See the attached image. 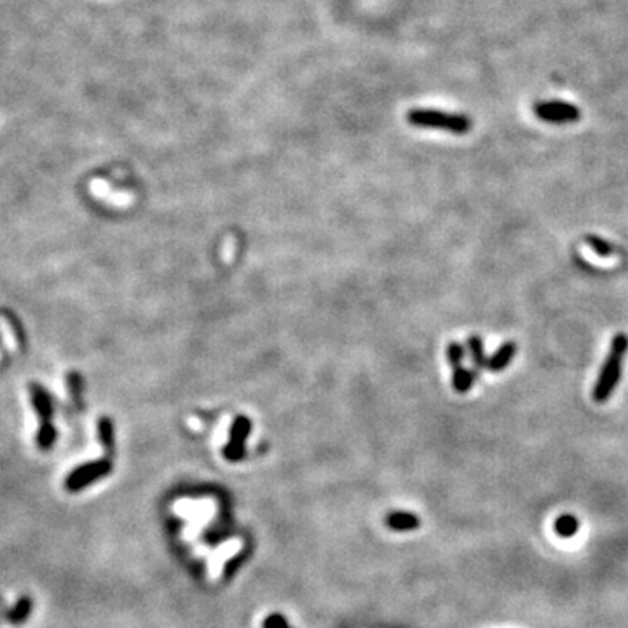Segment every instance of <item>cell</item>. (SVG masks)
Here are the masks:
<instances>
[{
    "mask_svg": "<svg viewBox=\"0 0 628 628\" xmlns=\"http://www.w3.org/2000/svg\"><path fill=\"white\" fill-rule=\"evenodd\" d=\"M447 358L448 363H450L452 370H456V368L463 367V360H464V348L459 344V342H450L447 345Z\"/></svg>",
    "mask_w": 628,
    "mask_h": 628,
    "instance_id": "17",
    "label": "cell"
},
{
    "mask_svg": "<svg viewBox=\"0 0 628 628\" xmlns=\"http://www.w3.org/2000/svg\"><path fill=\"white\" fill-rule=\"evenodd\" d=\"M66 384H68V394L74 398L77 405L82 403V377L77 372L66 375Z\"/></svg>",
    "mask_w": 628,
    "mask_h": 628,
    "instance_id": "16",
    "label": "cell"
},
{
    "mask_svg": "<svg viewBox=\"0 0 628 628\" xmlns=\"http://www.w3.org/2000/svg\"><path fill=\"white\" fill-rule=\"evenodd\" d=\"M553 531L560 537H573L580 531V520L571 513H562L560 517L555 518Z\"/></svg>",
    "mask_w": 628,
    "mask_h": 628,
    "instance_id": "10",
    "label": "cell"
},
{
    "mask_svg": "<svg viewBox=\"0 0 628 628\" xmlns=\"http://www.w3.org/2000/svg\"><path fill=\"white\" fill-rule=\"evenodd\" d=\"M408 122L419 128L444 129L454 135H464L471 129V121L466 115L445 114L441 111H430V108H414L407 115Z\"/></svg>",
    "mask_w": 628,
    "mask_h": 628,
    "instance_id": "2",
    "label": "cell"
},
{
    "mask_svg": "<svg viewBox=\"0 0 628 628\" xmlns=\"http://www.w3.org/2000/svg\"><path fill=\"white\" fill-rule=\"evenodd\" d=\"M628 353V335L616 334L611 341L609 354H607L604 367L600 370L599 379H597L596 386H593V400L597 403H604L611 398V394L616 390L618 382L621 379V370H623V360Z\"/></svg>",
    "mask_w": 628,
    "mask_h": 628,
    "instance_id": "1",
    "label": "cell"
},
{
    "mask_svg": "<svg viewBox=\"0 0 628 628\" xmlns=\"http://www.w3.org/2000/svg\"><path fill=\"white\" fill-rule=\"evenodd\" d=\"M541 121L553 122V124H564V122H574L580 119V108L564 102H543L537 103L534 108Z\"/></svg>",
    "mask_w": 628,
    "mask_h": 628,
    "instance_id": "5",
    "label": "cell"
},
{
    "mask_svg": "<svg viewBox=\"0 0 628 628\" xmlns=\"http://www.w3.org/2000/svg\"><path fill=\"white\" fill-rule=\"evenodd\" d=\"M0 348H4V341H2V337H0Z\"/></svg>",
    "mask_w": 628,
    "mask_h": 628,
    "instance_id": "19",
    "label": "cell"
},
{
    "mask_svg": "<svg viewBox=\"0 0 628 628\" xmlns=\"http://www.w3.org/2000/svg\"><path fill=\"white\" fill-rule=\"evenodd\" d=\"M30 398H32L33 410L39 417V428L51 426L53 415H55V400L44 386L33 382L30 384Z\"/></svg>",
    "mask_w": 628,
    "mask_h": 628,
    "instance_id": "6",
    "label": "cell"
},
{
    "mask_svg": "<svg viewBox=\"0 0 628 628\" xmlns=\"http://www.w3.org/2000/svg\"><path fill=\"white\" fill-rule=\"evenodd\" d=\"M584 242H587L588 247H590L591 250L596 251L597 255H600V257L607 258V257H613V255H614V248L611 247V245L606 241V239L599 238V236L587 234V236H584Z\"/></svg>",
    "mask_w": 628,
    "mask_h": 628,
    "instance_id": "14",
    "label": "cell"
},
{
    "mask_svg": "<svg viewBox=\"0 0 628 628\" xmlns=\"http://www.w3.org/2000/svg\"><path fill=\"white\" fill-rule=\"evenodd\" d=\"M98 438L103 447H105V450H107V454H112L115 445V435L114 423H112L111 417H102L98 421Z\"/></svg>",
    "mask_w": 628,
    "mask_h": 628,
    "instance_id": "12",
    "label": "cell"
},
{
    "mask_svg": "<svg viewBox=\"0 0 628 628\" xmlns=\"http://www.w3.org/2000/svg\"><path fill=\"white\" fill-rule=\"evenodd\" d=\"M386 526L390 529L398 531V533L414 531L421 526V518L417 515L410 513V511H393V513H388Z\"/></svg>",
    "mask_w": 628,
    "mask_h": 628,
    "instance_id": "8",
    "label": "cell"
},
{
    "mask_svg": "<svg viewBox=\"0 0 628 628\" xmlns=\"http://www.w3.org/2000/svg\"><path fill=\"white\" fill-rule=\"evenodd\" d=\"M468 351H470L473 370L477 372V374H480L482 368H485L487 358H485L484 342H482V339L478 337V335H471V337L468 339Z\"/></svg>",
    "mask_w": 628,
    "mask_h": 628,
    "instance_id": "11",
    "label": "cell"
},
{
    "mask_svg": "<svg viewBox=\"0 0 628 628\" xmlns=\"http://www.w3.org/2000/svg\"><path fill=\"white\" fill-rule=\"evenodd\" d=\"M112 468H114V464H112L111 457H103V459H96L93 463L82 464V466H79L77 470H74L66 477L65 488L68 493H79V491L86 488L88 485L107 477L112 471Z\"/></svg>",
    "mask_w": 628,
    "mask_h": 628,
    "instance_id": "3",
    "label": "cell"
},
{
    "mask_svg": "<svg viewBox=\"0 0 628 628\" xmlns=\"http://www.w3.org/2000/svg\"><path fill=\"white\" fill-rule=\"evenodd\" d=\"M517 354V344L511 341L504 342L501 344L499 348L496 349V353L493 354L491 358H487V363H485V368L491 372H501L511 363L513 356Z\"/></svg>",
    "mask_w": 628,
    "mask_h": 628,
    "instance_id": "7",
    "label": "cell"
},
{
    "mask_svg": "<svg viewBox=\"0 0 628 628\" xmlns=\"http://www.w3.org/2000/svg\"><path fill=\"white\" fill-rule=\"evenodd\" d=\"M264 628H292L281 614L272 613L264 620Z\"/></svg>",
    "mask_w": 628,
    "mask_h": 628,
    "instance_id": "18",
    "label": "cell"
},
{
    "mask_svg": "<svg viewBox=\"0 0 628 628\" xmlns=\"http://www.w3.org/2000/svg\"><path fill=\"white\" fill-rule=\"evenodd\" d=\"M251 431V421L247 415H238L234 419L231 428V435H229V441L224 448V457L231 463L241 461L245 457V444L247 438Z\"/></svg>",
    "mask_w": 628,
    "mask_h": 628,
    "instance_id": "4",
    "label": "cell"
},
{
    "mask_svg": "<svg viewBox=\"0 0 628 628\" xmlns=\"http://www.w3.org/2000/svg\"><path fill=\"white\" fill-rule=\"evenodd\" d=\"M32 607H33L32 599H30V597H23V599H19V602L16 604L15 609L9 611L6 618H8L9 623L19 625L23 623V621L28 620L30 613H32Z\"/></svg>",
    "mask_w": 628,
    "mask_h": 628,
    "instance_id": "13",
    "label": "cell"
},
{
    "mask_svg": "<svg viewBox=\"0 0 628 628\" xmlns=\"http://www.w3.org/2000/svg\"><path fill=\"white\" fill-rule=\"evenodd\" d=\"M478 375L480 374H477L473 368L471 370L464 367L456 368V370H452V388L461 394L468 393L473 388L475 382L478 381Z\"/></svg>",
    "mask_w": 628,
    "mask_h": 628,
    "instance_id": "9",
    "label": "cell"
},
{
    "mask_svg": "<svg viewBox=\"0 0 628 628\" xmlns=\"http://www.w3.org/2000/svg\"><path fill=\"white\" fill-rule=\"evenodd\" d=\"M56 440H58V430L55 428V424H51V426L39 428L37 447L41 448V450H44V452L51 450L53 445L56 444Z\"/></svg>",
    "mask_w": 628,
    "mask_h": 628,
    "instance_id": "15",
    "label": "cell"
}]
</instances>
